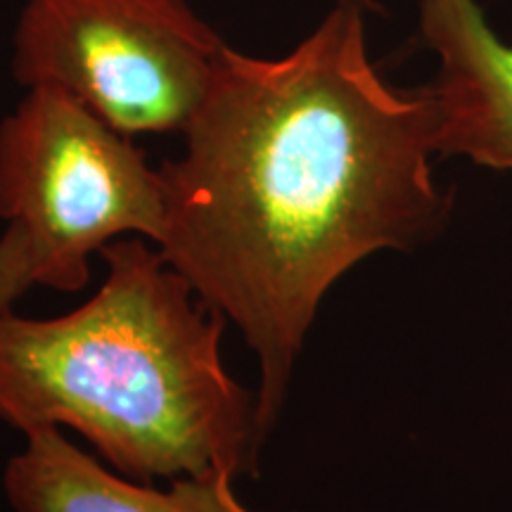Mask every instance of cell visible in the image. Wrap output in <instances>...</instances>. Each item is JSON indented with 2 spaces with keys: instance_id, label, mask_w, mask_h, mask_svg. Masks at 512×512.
Segmentation results:
<instances>
[{
  "instance_id": "obj_1",
  "label": "cell",
  "mask_w": 512,
  "mask_h": 512,
  "mask_svg": "<svg viewBox=\"0 0 512 512\" xmlns=\"http://www.w3.org/2000/svg\"><path fill=\"white\" fill-rule=\"evenodd\" d=\"M375 0H335L283 57L226 46L166 162L164 259L242 332L259 361V425L275 427L320 302L370 254L441 233L437 105L368 53Z\"/></svg>"
},
{
  "instance_id": "obj_2",
  "label": "cell",
  "mask_w": 512,
  "mask_h": 512,
  "mask_svg": "<svg viewBox=\"0 0 512 512\" xmlns=\"http://www.w3.org/2000/svg\"><path fill=\"white\" fill-rule=\"evenodd\" d=\"M107 278L57 318L0 316V420L69 427L136 482L256 475L259 399L221 358L226 318L140 238L100 252Z\"/></svg>"
},
{
  "instance_id": "obj_3",
  "label": "cell",
  "mask_w": 512,
  "mask_h": 512,
  "mask_svg": "<svg viewBox=\"0 0 512 512\" xmlns=\"http://www.w3.org/2000/svg\"><path fill=\"white\" fill-rule=\"evenodd\" d=\"M0 219L24 235L36 285L79 292L121 235L159 245L166 181L131 136L60 88L34 86L0 121Z\"/></svg>"
},
{
  "instance_id": "obj_4",
  "label": "cell",
  "mask_w": 512,
  "mask_h": 512,
  "mask_svg": "<svg viewBox=\"0 0 512 512\" xmlns=\"http://www.w3.org/2000/svg\"><path fill=\"white\" fill-rule=\"evenodd\" d=\"M226 50L188 0H27L12 79L50 86L126 133L185 131Z\"/></svg>"
},
{
  "instance_id": "obj_5",
  "label": "cell",
  "mask_w": 512,
  "mask_h": 512,
  "mask_svg": "<svg viewBox=\"0 0 512 512\" xmlns=\"http://www.w3.org/2000/svg\"><path fill=\"white\" fill-rule=\"evenodd\" d=\"M420 38L439 55L437 155L512 174V46L477 0H420Z\"/></svg>"
},
{
  "instance_id": "obj_6",
  "label": "cell",
  "mask_w": 512,
  "mask_h": 512,
  "mask_svg": "<svg viewBox=\"0 0 512 512\" xmlns=\"http://www.w3.org/2000/svg\"><path fill=\"white\" fill-rule=\"evenodd\" d=\"M8 460L3 489L15 512H256L223 470L171 479L169 489L114 475L60 432L41 427Z\"/></svg>"
},
{
  "instance_id": "obj_7",
  "label": "cell",
  "mask_w": 512,
  "mask_h": 512,
  "mask_svg": "<svg viewBox=\"0 0 512 512\" xmlns=\"http://www.w3.org/2000/svg\"><path fill=\"white\" fill-rule=\"evenodd\" d=\"M36 285L34 256L15 226L0 235V316L12 311V304Z\"/></svg>"
}]
</instances>
